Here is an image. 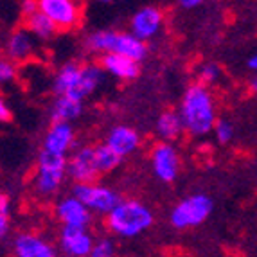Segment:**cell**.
Listing matches in <instances>:
<instances>
[{
	"label": "cell",
	"instance_id": "obj_1",
	"mask_svg": "<svg viewBox=\"0 0 257 257\" xmlns=\"http://www.w3.org/2000/svg\"><path fill=\"white\" fill-rule=\"evenodd\" d=\"M180 117L184 128L196 137L205 135L216 126L214 101L202 83L191 85L185 90L180 104Z\"/></svg>",
	"mask_w": 257,
	"mask_h": 257
},
{
	"label": "cell",
	"instance_id": "obj_2",
	"mask_svg": "<svg viewBox=\"0 0 257 257\" xmlns=\"http://www.w3.org/2000/svg\"><path fill=\"white\" fill-rule=\"evenodd\" d=\"M153 225L150 207L137 200H120V203L106 216V227L120 237H135Z\"/></svg>",
	"mask_w": 257,
	"mask_h": 257
},
{
	"label": "cell",
	"instance_id": "obj_3",
	"mask_svg": "<svg viewBox=\"0 0 257 257\" xmlns=\"http://www.w3.org/2000/svg\"><path fill=\"white\" fill-rule=\"evenodd\" d=\"M86 47L92 52L104 54H119L133 61H142L148 54L146 42H141L132 33H117V31H97L86 38Z\"/></svg>",
	"mask_w": 257,
	"mask_h": 257
},
{
	"label": "cell",
	"instance_id": "obj_4",
	"mask_svg": "<svg viewBox=\"0 0 257 257\" xmlns=\"http://www.w3.org/2000/svg\"><path fill=\"white\" fill-rule=\"evenodd\" d=\"M212 207H214V203L207 194H191V196L184 198L180 203H176V207L171 210L169 221L173 227L180 228V230L196 227L209 218Z\"/></svg>",
	"mask_w": 257,
	"mask_h": 257
},
{
	"label": "cell",
	"instance_id": "obj_5",
	"mask_svg": "<svg viewBox=\"0 0 257 257\" xmlns=\"http://www.w3.org/2000/svg\"><path fill=\"white\" fill-rule=\"evenodd\" d=\"M72 196L77 198L88 210L101 212V214H110L120 203V196L104 187V185H94V184H76L72 189Z\"/></svg>",
	"mask_w": 257,
	"mask_h": 257
},
{
	"label": "cell",
	"instance_id": "obj_6",
	"mask_svg": "<svg viewBox=\"0 0 257 257\" xmlns=\"http://www.w3.org/2000/svg\"><path fill=\"white\" fill-rule=\"evenodd\" d=\"M38 8L61 31L74 29L81 18V8L72 0H38Z\"/></svg>",
	"mask_w": 257,
	"mask_h": 257
},
{
	"label": "cell",
	"instance_id": "obj_7",
	"mask_svg": "<svg viewBox=\"0 0 257 257\" xmlns=\"http://www.w3.org/2000/svg\"><path fill=\"white\" fill-rule=\"evenodd\" d=\"M67 173L76 184H94L101 175L95 160L94 146H83L70 157L67 162Z\"/></svg>",
	"mask_w": 257,
	"mask_h": 257
},
{
	"label": "cell",
	"instance_id": "obj_8",
	"mask_svg": "<svg viewBox=\"0 0 257 257\" xmlns=\"http://www.w3.org/2000/svg\"><path fill=\"white\" fill-rule=\"evenodd\" d=\"M151 167L159 180L171 184L176 180L178 171H180V159L178 151L175 150L169 142H159L151 150Z\"/></svg>",
	"mask_w": 257,
	"mask_h": 257
},
{
	"label": "cell",
	"instance_id": "obj_9",
	"mask_svg": "<svg viewBox=\"0 0 257 257\" xmlns=\"http://www.w3.org/2000/svg\"><path fill=\"white\" fill-rule=\"evenodd\" d=\"M95 239L88 230L63 227L60 234V250L65 257H90Z\"/></svg>",
	"mask_w": 257,
	"mask_h": 257
},
{
	"label": "cell",
	"instance_id": "obj_10",
	"mask_svg": "<svg viewBox=\"0 0 257 257\" xmlns=\"http://www.w3.org/2000/svg\"><path fill=\"white\" fill-rule=\"evenodd\" d=\"M56 216L63 223V227L83 228V230H86L92 221V212L74 196L63 198L56 205Z\"/></svg>",
	"mask_w": 257,
	"mask_h": 257
},
{
	"label": "cell",
	"instance_id": "obj_11",
	"mask_svg": "<svg viewBox=\"0 0 257 257\" xmlns=\"http://www.w3.org/2000/svg\"><path fill=\"white\" fill-rule=\"evenodd\" d=\"M162 11L153 6H146V8L139 9L137 13L132 18V35L139 38L141 42L153 38L162 27Z\"/></svg>",
	"mask_w": 257,
	"mask_h": 257
},
{
	"label": "cell",
	"instance_id": "obj_12",
	"mask_svg": "<svg viewBox=\"0 0 257 257\" xmlns=\"http://www.w3.org/2000/svg\"><path fill=\"white\" fill-rule=\"evenodd\" d=\"M74 139H76V135H74L72 126L67 124V122H54V124H51L49 132L45 133L42 150L65 157L70 151V148L74 146Z\"/></svg>",
	"mask_w": 257,
	"mask_h": 257
},
{
	"label": "cell",
	"instance_id": "obj_13",
	"mask_svg": "<svg viewBox=\"0 0 257 257\" xmlns=\"http://www.w3.org/2000/svg\"><path fill=\"white\" fill-rule=\"evenodd\" d=\"M110 150H113L120 159L126 157V155H132L133 151L139 150V144H141V137L139 133L132 128V126L126 124H119L113 126L110 130L106 137V142H104Z\"/></svg>",
	"mask_w": 257,
	"mask_h": 257
},
{
	"label": "cell",
	"instance_id": "obj_14",
	"mask_svg": "<svg viewBox=\"0 0 257 257\" xmlns=\"http://www.w3.org/2000/svg\"><path fill=\"white\" fill-rule=\"evenodd\" d=\"M101 81H103V69L99 65L94 63L81 65L76 85H74V88L69 92L67 97H72L76 101H81L83 103V99H86L90 94H94V90L101 85Z\"/></svg>",
	"mask_w": 257,
	"mask_h": 257
},
{
	"label": "cell",
	"instance_id": "obj_15",
	"mask_svg": "<svg viewBox=\"0 0 257 257\" xmlns=\"http://www.w3.org/2000/svg\"><path fill=\"white\" fill-rule=\"evenodd\" d=\"M15 255L17 257H58L56 250L47 239L36 234H18L15 239Z\"/></svg>",
	"mask_w": 257,
	"mask_h": 257
},
{
	"label": "cell",
	"instance_id": "obj_16",
	"mask_svg": "<svg viewBox=\"0 0 257 257\" xmlns=\"http://www.w3.org/2000/svg\"><path fill=\"white\" fill-rule=\"evenodd\" d=\"M101 69L119 79H124V81H132L141 74V67L137 61L119 54H104L101 60Z\"/></svg>",
	"mask_w": 257,
	"mask_h": 257
},
{
	"label": "cell",
	"instance_id": "obj_17",
	"mask_svg": "<svg viewBox=\"0 0 257 257\" xmlns=\"http://www.w3.org/2000/svg\"><path fill=\"white\" fill-rule=\"evenodd\" d=\"M35 51V36L27 29H18L9 36L6 52L13 61H26L33 56Z\"/></svg>",
	"mask_w": 257,
	"mask_h": 257
},
{
	"label": "cell",
	"instance_id": "obj_18",
	"mask_svg": "<svg viewBox=\"0 0 257 257\" xmlns=\"http://www.w3.org/2000/svg\"><path fill=\"white\" fill-rule=\"evenodd\" d=\"M83 113V103L81 101H76L72 97H58L54 101L51 108V120L52 124L54 122H67L70 124V120L77 119V117Z\"/></svg>",
	"mask_w": 257,
	"mask_h": 257
},
{
	"label": "cell",
	"instance_id": "obj_19",
	"mask_svg": "<svg viewBox=\"0 0 257 257\" xmlns=\"http://www.w3.org/2000/svg\"><path fill=\"white\" fill-rule=\"evenodd\" d=\"M184 130V122H182V117L178 111H162L157 119V133L164 141H176Z\"/></svg>",
	"mask_w": 257,
	"mask_h": 257
},
{
	"label": "cell",
	"instance_id": "obj_20",
	"mask_svg": "<svg viewBox=\"0 0 257 257\" xmlns=\"http://www.w3.org/2000/svg\"><path fill=\"white\" fill-rule=\"evenodd\" d=\"M79 69H81V65H77L76 61H69V63H65L63 67L58 70L54 81H52V92H54L58 97L69 95V92L72 90L77 81Z\"/></svg>",
	"mask_w": 257,
	"mask_h": 257
},
{
	"label": "cell",
	"instance_id": "obj_21",
	"mask_svg": "<svg viewBox=\"0 0 257 257\" xmlns=\"http://www.w3.org/2000/svg\"><path fill=\"white\" fill-rule=\"evenodd\" d=\"M65 175H67V171H63V169H42V167H38L35 180L36 191L42 196H51L61 187Z\"/></svg>",
	"mask_w": 257,
	"mask_h": 257
},
{
	"label": "cell",
	"instance_id": "obj_22",
	"mask_svg": "<svg viewBox=\"0 0 257 257\" xmlns=\"http://www.w3.org/2000/svg\"><path fill=\"white\" fill-rule=\"evenodd\" d=\"M26 26L31 35L36 36V38H40V40H49L58 33V27H56L54 24H52L51 18H49L45 13H42L40 9L35 15H31V17L26 18Z\"/></svg>",
	"mask_w": 257,
	"mask_h": 257
},
{
	"label": "cell",
	"instance_id": "obj_23",
	"mask_svg": "<svg viewBox=\"0 0 257 257\" xmlns=\"http://www.w3.org/2000/svg\"><path fill=\"white\" fill-rule=\"evenodd\" d=\"M95 150V160H97V167L101 173H110L113 171L117 166L120 164V157L115 153L113 150L106 146V144H99V146H94Z\"/></svg>",
	"mask_w": 257,
	"mask_h": 257
},
{
	"label": "cell",
	"instance_id": "obj_24",
	"mask_svg": "<svg viewBox=\"0 0 257 257\" xmlns=\"http://www.w3.org/2000/svg\"><path fill=\"white\" fill-rule=\"evenodd\" d=\"M67 162L69 160L65 157L49 153L45 150H42L38 155V167H42V169H63V171H67Z\"/></svg>",
	"mask_w": 257,
	"mask_h": 257
},
{
	"label": "cell",
	"instance_id": "obj_25",
	"mask_svg": "<svg viewBox=\"0 0 257 257\" xmlns=\"http://www.w3.org/2000/svg\"><path fill=\"white\" fill-rule=\"evenodd\" d=\"M9 209H11L9 196L0 193V239L8 236L9 232Z\"/></svg>",
	"mask_w": 257,
	"mask_h": 257
},
{
	"label": "cell",
	"instance_id": "obj_26",
	"mask_svg": "<svg viewBox=\"0 0 257 257\" xmlns=\"http://www.w3.org/2000/svg\"><path fill=\"white\" fill-rule=\"evenodd\" d=\"M90 257H115V244H113V241L108 239V237L95 239Z\"/></svg>",
	"mask_w": 257,
	"mask_h": 257
},
{
	"label": "cell",
	"instance_id": "obj_27",
	"mask_svg": "<svg viewBox=\"0 0 257 257\" xmlns=\"http://www.w3.org/2000/svg\"><path fill=\"white\" fill-rule=\"evenodd\" d=\"M216 137L221 144H227V142L232 141V135H234V128L228 120H216Z\"/></svg>",
	"mask_w": 257,
	"mask_h": 257
},
{
	"label": "cell",
	"instance_id": "obj_28",
	"mask_svg": "<svg viewBox=\"0 0 257 257\" xmlns=\"http://www.w3.org/2000/svg\"><path fill=\"white\" fill-rule=\"evenodd\" d=\"M17 76V67L13 61L9 60H0V85L13 81Z\"/></svg>",
	"mask_w": 257,
	"mask_h": 257
},
{
	"label": "cell",
	"instance_id": "obj_29",
	"mask_svg": "<svg viewBox=\"0 0 257 257\" xmlns=\"http://www.w3.org/2000/svg\"><path fill=\"white\" fill-rule=\"evenodd\" d=\"M219 77V67L216 63H207L203 65L202 72H200V81L205 86V83H214Z\"/></svg>",
	"mask_w": 257,
	"mask_h": 257
},
{
	"label": "cell",
	"instance_id": "obj_30",
	"mask_svg": "<svg viewBox=\"0 0 257 257\" xmlns=\"http://www.w3.org/2000/svg\"><path fill=\"white\" fill-rule=\"evenodd\" d=\"M38 2L36 0H26V2H22V13L24 17H31V15H35L38 11Z\"/></svg>",
	"mask_w": 257,
	"mask_h": 257
},
{
	"label": "cell",
	"instance_id": "obj_31",
	"mask_svg": "<svg viewBox=\"0 0 257 257\" xmlns=\"http://www.w3.org/2000/svg\"><path fill=\"white\" fill-rule=\"evenodd\" d=\"M11 120V108L6 103V99L0 95V122H8Z\"/></svg>",
	"mask_w": 257,
	"mask_h": 257
},
{
	"label": "cell",
	"instance_id": "obj_32",
	"mask_svg": "<svg viewBox=\"0 0 257 257\" xmlns=\"http://www.w3.org/2000/svg\"><path fill=\"white\" fill-rule=\"evenodd\" d=\"M202 2L200 0H182L180 2V6L184 9H191V8H196V6H200Z\"/></svg>",
	"mask_w": 257,
	"mask_h": 257
},
{
	"label": "cell",
	"instance_id": "obj_33",
	"mask_svg": "<svg viewBox=\"0 0 257 257\" xmlns=\"http://www.w3.org/2000/svg\"><path fill=\"white\" fill-rule=\"evenodd\" d=\"M248 67H250V69H253V70H257V54L252 56V58L248 60Z\"/></svg>",
	"mask_w": 257,
	"mask_h": 257
},
{
	"label": "cell",
	"instance_id": "obj_34",
	"mask_svg": "<svg viewBox=\"0 0 257 257\" xmlns=\"http://www.w3.org/2000/svg\"><path fill=\"white\" fill-rule=\"evenodd\" d=\"M250 90H252V92H257V77H253L252 81H250Z\"/></svg>",
	"mask_w": 257,
	"mask_h": 257
},
{
	"label": "cell",
	"instance_id": "obj_35",
	"mask_svg": "<svg viewBox=\"0 0 257 257\" xmlns=\"http://www.w3.org/2000/svg\"><path fill=\"white\" fill-rule=\"evenodd\" d=\"M128 257H135V255H128Z\"/></svg>",
	"mask_w": 257,
	"mask_h": 257
}]
</instances>
